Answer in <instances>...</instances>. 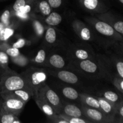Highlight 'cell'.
I'll list each match as a JSON object with an SVG mask.
<instances>
[{
    "label": "cell",
    "mask_w": 123,
    "mask_h": 123,
    "mask_svg": "<svg viewBox=\"0 0 123 123\" xmlns=\"http://www.w3.org/2000/svg\"><path fill=\"white\" fill-rule=\"evenodd\" d=\"M97 16L102 21L108 23L111 25L114 30L122 36L123 34V22L122 20H117L113 18L112 15L109 13H102L100 14H96Z\"/></svg>",
    "instance_id": "cell-11"
},
{
    "label": "cell",
    "mask_w": 123,
    "mask_h": 123,
    "mask_svg": "<svg viewBox=\"0 0 123 123\" xmlns=\"http://www.w3.org/2000/svg\"><path fill=\"white\" fill-rule=\"evenodd\" d=\"M10 17V12L9 10H6L0 16V21L7 27L9 24Z\"/></svg>",
    "instance_id": "cell-28"
},
{
    "label": "cell",
    "mask_w": 123,
    "mask_h": 123,
    "mask_svg": "<svg viewBox=\"0 0 123 123\" xmlns=\"http://www.w3.org/2000/svg\"><path fill=\"white\" fill-rule=\"evenodd\" d=\"M103 98H105L106 100L109 101V102L114 105L117 109L119 105L123 102V100L120 98V96L116 92L112 91H107L103 93Z\"/></svg>",
    "instance_id": "cell-18"
},
{
    "label": "cell",
    "mask_w": 123,
    "mask_h": 123,
    "mask_svg": "<svg viewBox=\"0 0 123 123\" xmlns=\"http://www.w3.org/2000/svg\"><path fill=\"white\" fill-rule=\"evenodd\" d=\"M8 68H9V67H7V66H6L5 65H4L3 63L1 62V59H0V78H1L2 74L4 73L5 71H6V70L8 69Z\"/></svg>",
    "instance_id": "cell-34"
},
{
    "label": "cell",
    "mask_w": 123,
    "mask_h": 123,
    "mask_svg": "<svg viewBox=\"0 0 123 123\" xmlns=\"http://www.w3.org/2000/svg\"><path fill=\"white\" fill-rule=\"evenodd\" d=\"M46 58V51L44 49H40L38 50L35 57L34 61L36 63L42 64L45 61Z\"/></svg>",
    "instance_id": "cell-27"
},
{
    "label": "cell",
    "mask_w": 123,
    "mask_h": 123,
    "mask_svg": "<svg viewBox=\"0 0 123 123\" xmlns=\"http://www.w3.org/2000/svg\"><path fill=\"white\" fill-rule=\"evenodd\" d=\"M118 1H120L121 4H123V0H118Z\"/></svg>",
    "instance_id": "cell-36"
},
{
    "label": "cell",
    "mask_w": 123,
    "mask_h": 123,
    "mask_svg": "<svg viewBox=\"0 0 123 123\" xmlns=\"http://www.w3.org/2000/svg\"><path fill=\"white\" fill-rule=\"evenodd\" d=\"M78 62V66L80 69L84 72L90 74H94L99 70L98 66L94 61H91L90 59L87 60H79Z\"/></svg>",
    "instance_id": "cell-13"
},
{
    "label": "cell",
    "mask_w": 123,
    "mask_h": 123,
    "mask_svg": "<svg viewBox=\"0 0 123 123\" xmlns=\"http://www.w3.org/2000/svg\"><path fill=\"white\" fill-rule=\"evenodd\" d=\"M1 98H6V97H13L20 99L23 102L27 103L30 98L33 96V92L31 89L23 88L20 90H14L7 93L4 94L0 96Z\"/></svg>",
    "instance_id": "cell-7"
},
{
    "label": "cell",
    "mask_w": 123,
    "mask_h": 123,
    "mask_svg": "<svg viewBox=\"0 0 123 123\" xmlns=\"http://www.w3.org/2000/svg\"><path fill=\"white\" fill-rule=\"evenodd\" d=\"M0 97H1V96H0Z\"/></svg>",
    "instance_id": "cell-38"
},
{
    "label": "cell",
    "mask_w": 123,
    "mask_h": 123,
    "mask_svg": "<svg viewBox=\"0 0 123 123\" xmlns=\"http://www.w3.org/2000/svg\"><path fill=\"white\" fill-rule=\"evenodd\" d=\"M23 88L31 90L21 74H18L10 68L6 70L0 78V96Z\"/></svg>",
    "instance_id": "cell-1"
},
{
    "label": "cell",
    "mask_w": 123,
    "mask_h": 123,
    "mask_svg": "<svg viewBox=\"0 0 123 123\" xmlns=\"http://www.w3.org/2000/svg\"><path fill=\"white\" fill-rule=\"evenodd\" d=\"M50 73L57 77L60 80L69 84H76L79 82L77 75L73 72L67 70L50 71Z\"/></svg>",
    "instance_id": "cell-9"
},
{
    "label": "cell",
    "mask_w": 123,
    "mask_h": 123,
    "mask_svg": "<svg viewBox=\"0 0 123 123\" xmlns=\"http://www.w3.org/2000/svg\"><path fill=\"white\" fill-rule=\"evenodd\" d=\"M113 84H114V86L117 88L118 90L123 94V79L122 78L118 76V77H115L114 78V80H113Z\"/></svg>",
    "instance_id": "cell-30"
},
{
    "label": "cell",
    "mask_w": 123,
    "mask_h": 123,
    "mask_svg": "<svg viewBox=\"0 0 123 123\" xmlns=\"http://www.w3.org/2000/svg\"><path fill=\"white\" fill-rule=\"evenodd\" d=\"M61 92L64 97L70 100L80 101V94L73 88L70 86H64L61 88Z\"/></svg>",
    "instance_id": "cell-17"
},
{
    "label": "cell",
    "mask_w": 123,
    "mask_h": 123,
    "mask_svg": "<svg viewBox=\"0 0 123 123\" xmlns=\"http://www.w3.org/2000/svg\"><path fill=\"white\" fill-rule=\"evenodd\" d=\"M62 21V17L56 12H52L45 19L46 24L50 26H56Z\"/></svg>",
    "instance_id": "cell-21"
},
{
    "label": "cell",
    "mask_w": 123,
    "mask_h": 123,
    "mask_svg": "<svg viewBox=\"0 0 123 123\" xmlns=\"http://www.w3.org/2000/svg\"><path fill=\"white\" fill-rule=\"evenodd\" d=\"M2 109L5 112L19 117L25 107L26 103L13 97L2 98Z\"/></svg>",
    "instance_id": "cell-4"
},
{
    "label": "cell",
    "mask_w": 123,
    "mask_h": 123,
    "mask_svg": "<svg viewBox=\"0 0 123 123\" xmlns=\"http://www.w3.org/2000/svg\"><path fill=\"white\" fill-rule=\"evenodd\" d=\"M32 97L34 99L36 104L41 109V111L49 118V119L51 120V121H52L56 118L58 114H56V112L54 110V109L52 108L51 106L44 102V100L41 99L39 97H36V96H34Z\"/></svg>",
    "instance_id": "cell-12"
},
{
    "label": "cell",
    "mask_w": 123,
    "mask_h": 123,
    "mask_svg": "<svg viewBox=\"0 0 123 123\" xmlns=\"http://www.w3.org/2000/svg\"><path fill=\"white\" fill-rule=\"evenodd\" d=\"M36 6L43 15L48 16L51 13V7L47 0H37Z\"/></svg>",
    "instance_id": "cell-22"
},
{
    "label": "cell",
    "mask_w": 123,
    "mask_h": 123,
    "mask_svg": "<svg viewBox=\"0 0 123 123\" xmlns=\"http://www.w3.org/2000/svg\"><path fill=\"white\" fill-rule=\"evenodd\" d=\"M116 69L119 76L123 78V62L122 61L118 60L117 62Z\"/></svg>",
    "instance_id": "cell-31"
},
{
    "label": "cell",
    "mask_w": 123,
    "mask_h": 123,
    "mask_svg": "<svg viewBox=\"0 0 123 123\" xmlns=\"http://www.w3.org/2000/svg\"><path fill=\"white\" fill-rule=\"evenodd\" d=\"M31 1V0H16L12 7L13 10L15 12H18L22 7Z\"/></svg>",
    "instance_id": "cell-29"
},
{
    "label": "cell",
    "mask_w": 123,
    "mask_h": 123,
    "mask_svg": "<svg viewBox=\"0 0 123 123\" xmlns=\"http://www.w3.org/2000/svg\"><path fill=\"white\" fill-rule=\"evenodd\" d=\"M80 103L83 105L100 110L99 102L97 97L90 96L86 94H80Z\"/></svg>",
    "instance_id": "cell-14"
},
{
    "label": "cell",
    "mask_w": 123,
    "mask_h": 123,
    "mask_svg": "<svg viewBox=\"0 0 123 123\" xmlns=\"http://www.w3.org/2000/svg\"><path fill=\"white\" fill-rule=\"evenodd\" d=\"M60 114L72 117H81L86 119L81 108L77 106L76 105L71 103L62 102V105Z\"/></svg>",
    "instance_id": "cell-8"
},
{
    "label": "cell",
    "mask_w": 123,
    "mask_h": 123,
    "mask_svg": "<svg viewBox=\"0 0 123 123\" xmlns=\"http://www.w3.org/2000/svg\"><path fill=\"white\" fill-rule=\"evenodd\" d=\"M72 55H73V57L78 60H87V59L91 58V55L89 54L88 52L82 49H74L73 50Z\"/></svg>",
    "instance_id": "cell-23"
},
{
    "label": "cell",
    "mask_w": 123,
    "mask_h": 123,
    "mask_svg": "<svg viewBox=\"0 0 123 123\" xmlns=\"http://www.w3.org/2000/svg\"><path fill=\"white\" fill-rule=\"evenodd\" d=\"M85 9L91 12H99L102 10L103 4L100 0H80Z\"/></svg>",
    "instance_id": "cell-16"
},
{
    "label": "cell",
    "mask_w": 123,
    "mask_h": 123,
    "mask_svg": "<svg viewBox=\"0 0 123 123\" xmlns=\"http://www.w3.org/2000/svg\"><path fill=\"white\" fill-rule=\"evenodd\" d=\"M51 8H57L62 4V0H47Z\"/></svg>",
    "instance_id": "cell-32"
},
{
    "label": "cell",
    "mask_w": 123,
    "mask_h": 123,
    "mask_svg": "<svg viewBox=\"0 0 123 123\" xmlns=\"http://www.w3.org/2000/svg\"><path fill=\"white\" fill-rule=\"evenodd\" d=\"M34 96L39 97L50 105L56 114H59L60 113L63 102L58 94L52 90L46 82L40 88L37 94Z\"/></svg>",
    "instance_id": "cell-3"
},
{
    "label": "cell",
    "mask_w": 123,
    "mask_h": 123,
    "mask_svg": "<svg viewBox=\"0 0 123 123\" xmlns=\"http://www.w3.org/2000/svg\"><path fill=\"white\" fill-rule=\"evenodd\" d=\"M61 117L63 118L64 120H67L68 123H91L86 118L81 117H72L67 116V115H63V114H60Z\"/></svg>",
    "instance_id": "cell-25"
},
{
    "label": "cell",
    "mask_w": 123,
    "mask_h": 123,
    "mask_svg": "<svg viewBox=\"0 0 123 123\" xmlns=\"http://www.w3.org/2000/svg\"><path fill=\"white\" fill-rule=\"evenodd\" d=\"M2 98H1V97H0V111H1V108H2Z\"/></svg>",
    "instance_id": "cell-35"
},
{
    "label": "cell",
    "mask_w": 123,
    "mask_h": 123,
    "mask_svg": "<svg viewBox=\"0 0 123 123\" xmlns=\"http://www.w3.org/2000/svg\"><path fill=\"white\" fill-rule=\"evenodd\" d=\"M45 40L49 44L55 43L56 40V32L53 28H49L47 29L45 34Z\"/></svg>",
    "instance_id": "cell-24"
},
{
    "label": "cell",
    "mask_w": 123,
    "mask_h": 123,
    "mask_svg": "<svg viewBox=\"0 0 123 123\" xmlns=\"http://www.w3.org/2000/svg\"><path fill=\"white\" fill-rule=\"evenodd\" d=\"M0 1H4V0H0Z\"/></svg>",
    "instance_id": "cell-37"
},
{
    "label": "cell",
    "mask_w": 123,
    "mask_h": 123,
    "mask_svg": "<svg viewBox=\"0 0 123 123\" xmlns=\"http://www.w3.org/2000/svg\"><path fill=\"white\" fill-rule=\"evenodd\" d=\"M0 123H20L18 116L4 111H0Z\"/></svg>",
    "instance_id": "cell-19"
},
{
    "label": "cell",
    "mask_w": 123,
    "mask_h": 123,
    "mask_svg": "<svg viewBox=\"0 0 123 123\" xmlns=\"http://www.w3.org/2000/svg\"><path fill=\"white\" fill-rule=\"evenodd\" d=\"M74 24H75V25H74V29L76 32L79 35L82 39L85 41L90 40L91 39V31L88 28L85 26L80 22H75L74 23Z\"/></svg>",
    "instance_id": "cell-15"
},
{
    "label": "cell",
    "mask_w": 123,
    "mask_h": 123,
    "mask_svg": "<svg viewBox=\"0 0 123 123\" xmlns=\"http://www.w3.org/2000/svg\"><path fill=\"white\" fill-rule=\"evenodd\" d=\"M25 44V40L24 39H22V38H20V39L18 40L16 42H15L14 43H13L12 47L15 48H18V49H19V48H21L22 47L24 46V45Z\"/></svg>",
    "instance_id": "cell-33"
},
{
    "label": "cell",
    "mask_w": 123,
    "mask_h": 123,
    "mask_svg": "<svg viewBox=\"0 0 123 123\" xmlns=\"http://www.w3.org/2000/svg\"><path fill=\"white\" fill-rule=\"evenodd\" d=\"M51 66L56 68H62L65 66V61L63 58L58 54L50 55L48 60Z\"/></svg>",
    "instance_id": "cell-20"
},
{
    "label": "cell",
    "mask_w": 123,
    "mask_h": 123,
    "mask_svg": "<svg viewBox=\"0 0 123 123\" xmlns=\"http://www.w3.org/2000/svg\"><path fill=\"white\" fill-rule=\"evenodd\" d=\"M90 22L94 26V28L96 29V31L100 34L118 40L122 38L121 36V35L119 36L118 32H117L114 30V28L108 23L95 19H92Z\"/></svg>",
    "instance_id": "cell-5"
},
{
    "label": "cell",
    "mask_w": 123,
    "mask_h": 123,
    "mask_svg": "<svg viewBox=\"0 0 123 123\" xmlns=\"http://www.w3.org/2000/svg\"><path fill=\"white\" fill-rule=\"evenodd\" d=\"M99 102L100 111L104 113L109 119L115 122V118H116V109L115 106L111 102L106 100L103 97H97Z\"/></svg>",
    "instance_id": "cell-10"
},
{
    "label": "cell",
    "mask_w": 123,
    "mask_h": 123,
    "mask_svg": "<svg viewBox=\"0 0 123 123\" xmlns=\"http://www.w3.org/2000/svg\"><path fill=\"white\" fill-rule=\"evenodd\" d=\"M20 74L30 85L33 92V96L37 94L48 78L46 70L38 68H30Z\"/></svg>",
    "instance_id": "cell-2"
},
{
    "label": "cell",
    "mask_w": 123,
    "mask_h": 123,
    "mask_svg": "<svg viewBox=\"0 0 123 123\" xmlns=\"http://www.w3.org/2000/svg\"><path fill=\"white\" fill-rule=\"evenodd\" d=\"M81 109L86 119L91 123H113L111 119L99 109L86 106L82 104Z\"/></svg>",
    "instance_id": "cell-6"
},
{
    "label": "cell",
    "mask_w": 123,
    "mask_h": 123,
    "mask_svg": "<svg viewBox=\"0 0 123 123\" xmlns=\"http://www.w3.org/2000/svg\"><path fill=\"white\" fill-rule=\"evenodd\" d=\"M13 30L8 27H6L0 32V43L5 42L13 35Z\"/></svg>",
    "instance_id": "cell-26"
}]
</instances>
